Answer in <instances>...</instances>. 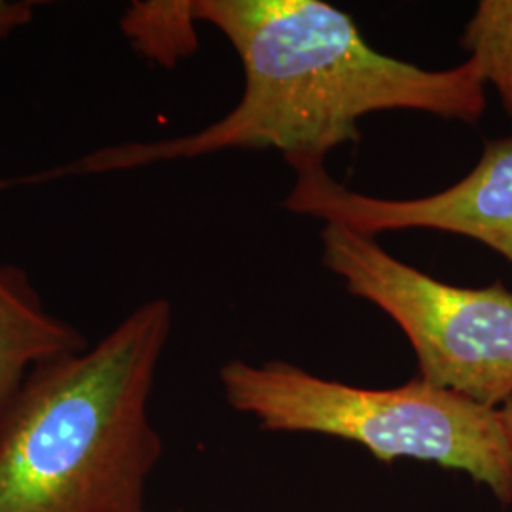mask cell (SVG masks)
Instances as JSON below:
<instances>
[{
	"instance_id": "cell-1",
	"label": "cell",
	"mask_w": 512,
	"mask_h": 512,
	"mask_svg": "<svg viewBox=\"0 0 512 512\" xmlns=\"http://www.w3.org/2000/svg\"><path fill=\"white\" fill-rule=\"evenodd\" d=\"M196 18L217 27L241 61L245 82L234 109L183 137L101 147L46 171L0 179V190L238 148H275L285 162L325 160L330 150L359 143V120L374 112L414 110L476 124L486 110V84L469 59L423 69L382 54L348 12L325 0H196Z\"/></svg>"
},
{
	"instance_id": "cell-2",
	"label": "cell",
	"mask_w": 512,
	"mask_h": 512,
	"mask_svg": "<svg viewBox=\"0 0 512 512\" xmlns=\"http://www.w3.org/2000/svg\"><path fill=\"white\" fill-rule=\"evenodd\" d=\"M173 327L167 298L38 366L0 418V512H147L164 446L148 403Z\"/></svg>"
},
{
	"instance_id": "cell-3",
	"label": "cell",
	"mask_w": 512,
	"mask_h": 512,
	"mask_svg": "<svg viewBox=\"0 0 512 512\" xmlns=\"http://www.w3.org/2000/svg\"><path fill=\"white\" fill-rule=\"evenodd\" d=\"M226 403L270 433L351 440L385 465L416 459L471 476L501 505L512 503V450L499 408L420 376L370 389L315 376L285 361L220 368Z\"/></svg>"
},
{
	"instance_id": "cell-4",
	"label": "cell",
	"mask_w": 512,
	"mask_h": 512,
	"mask_svg": "<svg viewBox=\"0 0 512 512\" xmlns=\"http://www.w3.org/2000/svg\"><path fill=\"white\" fill-rule=\"evenodd\" d=\"M319 236L323 266L403 329L421 380L490 408L511 399L512 293L501 281L444 283L344 224H325Z\"/></svg>"
},
{
	"instance_id": "cell-5",
	"label": "cell",
	"mask_w": 512,
	"mask_h": 512,
	"mask_svg": "<svg viewBox=\"0 0 512 512\" xmlns=\"http://www.w3.org/2000/svg\"><path fill=\"white\" fill-rule=\"evenodd\" d=\"M296 173L285 211L344 224L370 238L393 230H437L475 239L512 264V137L488 141L456 184L412 200L366 196L332 179L319 158L287 162Z\"/></svg>"
},
{
	"instance_id": "cell-6",
	"label": "cell",
	"mask_w": 512,
	"mask_h": 512,
	"mask_svg": "<svg viewBox=\"0 0 512 512\" xmlns=\"http://www.w3.org/2000/svg\"><path fill=\"white\" fill-rule=\"evenodd\" d=\"M86 348L80 330L44 308L23 270L0 266V418L35 368Z\"/></svg>"
},
{
	"instance_id": "cell-7",
	"label": "cell",
	"mask_w": 512,
	"mask_h": 512,
	"mask_svg": "<svg viewBox=\"0 0 512 512\" xmlns=\"http://www.w3.org/2000/svg\"><path fill=\"white\" fill-rule=\"evenodd\" d=\"M196 23V0H135L120 18V31L137 54L175 69L200 50Z\"/></svg>"
},
{
	"instance_id": "cell-8",
	"label": "cell",
	"mask_w": 512,
	"mask_h": 512,
	"mask_svg": "<svg viewBox=\"0 0 512 512\" xmlns=\"http://www.w3.org/2000/svg\"><path fill=\"white\" fill-rule=\"evenodd\" d=\"M459 44L512 116V0H480Z\"/></svg>"
},
{
	"instance_id": "cell-9",
	"label": "cell",
	"mask_w": 512,
	"mask_h": 512,
	"mask_svg": "<svg viewBox=\"0 0 512 512\" xmlns=\"http://www.w3.org/2000/svg\"><path fill=\"white\" fill-rule=\"evenodd\" d=\"M35 6V2L27 0H0V38L29 25L35 16Z\"/></svg>"
},
{
	"instance_id": "cell-10",
	"label": "cell",
	"mask_w": 512,
	"mask_h": 512,
	"mask_svg": "<svg viewBox=\"0 0 512 512\" xmlns=\"http://www.w3.org/2000/svg\"><path fill=\"white\" fill-rule=\"evenodd\" d=\"M499 414H501V421L505 425V433H507V439H509L512 450V397L499 408Z\"/></svg>"
}]
</instances>
